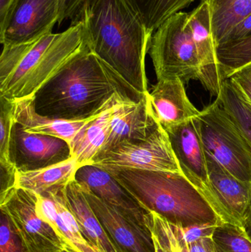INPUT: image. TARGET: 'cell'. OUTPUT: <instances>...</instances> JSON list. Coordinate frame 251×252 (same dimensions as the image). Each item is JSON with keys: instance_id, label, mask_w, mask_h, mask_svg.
Returning a JSON list of instances; mask_svg holds the SVG:
<instances>
[{"instance_id": "484cf974", "label": "cell", "mask_w": 251, "mask_h": 252, "mask_svg": "<svg viewBox=\"0 0 251 252\" xmlns=\"http://www.w3.org/2000/svg\"><path fill=\"white\" fill-rule=\"evenodd\" d=\"M218 55L221 75L225 81L237 69L251 63V36L221 44Z\"/></svg>"}, {"instance_id": "5b68a950", "label": "cell", "mask_w": 251, "mask_h": 252, "mask_svg": "<svg viewBox=\"0 0 251 252\" xmlns=\"http://www.w3.org/2000/svg\"><path fill=\"white\" fill-rule=\"evenodd\" d=\"M188 19L189 13L178 12L153 32L149 54L158 81L198 80L200 62Z\"/></svg>"}, {"instance_id": "ac0fdd59", "label": "cell", "mask_w": 251, "mask_h": 252, "mask_svg": "<svg viewBox=\"0 0 251 252\" xmlns=\"http://www.w3.org/2000/svg\"><path fill=\"white\" fill-rule=\"evenodd\" d=\"M75 179L108 204L147 224L146 216L148 212L109 172L92 164H85L79 167Z\"/></svg>"}, {"instance_id": "cb8c5ba5", "label": "cell", "mask_w": 251, "mask_h": 252, "mask_svg": "<svg viewBox=\"0 0 251 252\" xmlns=\"http://www.w3.org/2000/svg\"><path fill=\"white\" fill-rule=\"evenodd\" d=\"M149 31L154 32L159 26L172 15L182 11L193 2L210 3L217 0H128Z\"/></svg>"}, {"instance_id": "ffe728a7", "label": "cell", "mask_w": 251, "mask_h": 252, "mask_svg": "<svg viewBox=\"0 0 251 252\" xmlns=\"http://www.w3.org/2000/svg\"><path fill=\"white\" fill-rule=\"evenodd\" d=\"M13 102L15 123L22 126L24 130L29 133L61 138L69 142L70 145L77 135L109 106L108 105L103 111L86 119L64 120L49 118L37 113L33 99H23Z\"/></svg>"}, {"instance_id": "277c9868", "label": "cell", "mask_w": 251, "mask_h": 252, "mask_svg": "<svg viewBox=\"0 0 251 252\" xmlns=\"http://www.w3.org/2000/svg\"><path fill=\"white\" fill-rule=\"evenodd\" d=\"M148 213L173 226L225 223L205 194L182 173L109 170Z\"/></svg>"}, {"instance_id": "4dcf8cb0", "label": "cell", "mask_w": 251, "mask_h": 252, "mask_svg": "<svg viewBox=\"0 0 251 252\" xmlns=\"http://www.w3.org/2000/svg\"><path fill=\"white\" fill-rule=\"evenodd\" d=\"M146 222L151 230L156 252H172L164 219L150 212L146 216Z\"/></svg>"}, {"instance_id": "e0dca14e", "label": "cell", "mask_w": 251, "mask_h": 252, "mask_svg": "<svg viewBox=\"0 0 251 252\" xmlns=\"http://www.w3.org/2000/svg\"><path fill=\"white\" fill-rule=\"evenodd\" d=\"M149 99L153 115L165 129L169 128L200 115L186 92L184 82L179 78L158 81Z\"/></svg>"}, {"instance_id": "d4e9b609", "label": "cell", "mask_w": 251, "mask_h": 252, "mask_svg": "<svg viewBox=\"0 0 251 252\" xmlns=\"http://www.w3.org/2000/svg\"><path fill=\"white\" fill-rule=\"evenodd\" d=\"M212 7V28L218 46L228 31L251 13V0H217Z\"/></svg>"}, {"instance_id": "f546056e", "label": "cell", "mask_w": 251, "mask_h": 252, "mask_svg": "<svg viewBox=\"0 0 251 252\" xmlns=\"http://www.w3.org/2000/svg\"><path fill=\"white\" fill-rule=\"evenodd\" d=\"M218 226V225L216 224H203L195 225L187 227H178L170 224L177 241L182 247H187L189 244L195 242L202 238L212 237Z\"/></svg>"}, {"instance_id": "d6a6232c", "label": "cell", "mask_w": 251, "mask_h": 252, "mask_svg": "<svg viewBox=\"0 0 251 252\" xmlns=\"http://www.w3.org/2000/svg\"><path fill=\"white\" fill-rule=\"evenodd\" d=\"M249 36H251V13L243 20L240 21L237 25H234L228 31V33L223 38L218 47L221 44L239 41Z\"/></svg>"}, {"instance_id": "8d00e7d4", "label": "cell", "mask_w": 251, "mask_h": 252, "mask_svg": "<svg viewBox=\"0 0 251 252\" xmlns=\"http://www.w3.org/2000/svg\"><path fill=\"white\" fill-rule=\"evenodd\" d=\"M188 252H215L212 237L202 238L187 246Z\"/></svg>"}, {"instance_id": "30bf717a", "label": "cell", "mask_w": 251, "mask_h": 252, "mask_svg": "<svg viewBox=\"0 0 251 252\" xmlns=\"http://www.w3.org/2000/svg\"><path fill=\"white\" fill-rule=\"evenodd\" d=\"M80 184L94 214L108 233L124 251L156 252L148 225L140 223L123 210L108 204L93 193L85 185Z\"/></svg>"}, {"instance_id": "8fae6325", "label": "cell", "mask_w": 251, "mask_h": 252, "mask_svg": "<svg viewBox=\"0 0 251 252\" xmlns=\"http://www.w3.org/2000/svg\"><path fill=\"white\" fill-rule=\"evenodd\" d=\"M72 157V148L64 139L29 133L15 123L12 136L11 159L18 171L44 168Z\"/></svg>"}, {"instance_id": "9c48e42d", "label": "cell", "mask_w": 251, "mask_h": 252, "mask_svg": "<svg viewBox=\"0 0 251 252\" xmlns=\"http://www.w3.org/2000/svg\"><path fill=\"white\" fill-rule=\"evenodd\" d=\"M209 201L225 223L243 227L251 211V183L233 176L209 154Z\"/></svg>"}, {"instance_id": "7a4b0ae2", "label": "cell", "mask_w": 251, "mask_h": 252, "mask_svg": "<svg viewBox=\"0 0 251 252\" xmlns=\"http://www.w3.org/2000/svg\"><path fill=\"white\" fill-rule=\"evenodd\" d=\"M145 94L88 51L42 87L33 102L37 113L43 116L84 120L103 111L116 96L138 101Z\"/></svg>"}, {"instance_id": "d6986e66", "label": "cell", "mask_w": 251, "mask_h": 252, "mask_svg": "<svg viewBox=\"0 0 251 252\" xmlns=\"http://www.w3.org/2000/svg\"><path fill=\"white\" fill-rule=\"evenodd\" d=\"M63 197L66 205L76 219L83 235L94 248L99 252H125L100 223L76 179L64 187Z\"/></svg>"}, {"instance_id": "44dd1931", "label": "cell", "mask_w": 251, "mask_h": 252, "mask_svg": "<svg viewBox=\"0 0 251 252\" xmlns=\"http://www.w3.org/2000/svg\"><path fill=\"white\" fill-rule=\"evenodd\" d=\"M81 167L72 157L55 165L29 171H16V188L43 195L49 191L63 188L75 179Z\"/></svg>"}, {"instance_id": "f1b7e54d", "label": "cell", "mask_w": 251, "mask_h": 252, "mask_svg": "<svg viewBox=\"0 0 251 252\" xmlns=\"http://www.w3.org/2000/svg\"><path fill=\"white\" fill-rule=\"evenodd\" d=\"M0 252H29L5 211L0 209Z\"/></svg>"}, {"instance_id": "52a82bcc", "label": "cell", "mask_w": 251, "mask_h": 252, "mask_svg": "<svg viewBox=\"0 0 251 252\" xmlns=\"http://www.w3.org/2000/svg\"><path fill=\"white\" fill-rule=\"evenodd\" d=\"M90 164L106 171L139 170L182 173L167 133L160 124L145 139L119 144L100 153Z\"/></svg>"}, {"instance_id": "4fadbf2b", "label": "cell", "mask_w": 251, "mask_h": 252, "mask_svg": "<svg viewBox=\"0 0 251 252\" xmlns=\"http://www.w3.org/2000/svg\"><path fill=\"white\" fill-rule=\"evenodd\" d=\"M59 15L60 0H19L0 41L3 46H13L33 41L53 32Z\"/></svg>"}, {"instance_id": "74e56055", "label": "cell", "mask_w": 251, "mask_h": 252, "mask_svg": "<svg viewBox=\"0 0 251 252\" xmlns=\"http://www.w3.org/2000/svg\"><path fill=\"white\" fill-rule=\"evenodd\" d=\"M243 228V229H244L245 232L247 234L249 238L251 240V211L250 215H249V218H248L247 220H246Z\"/></svg>"}, {"instance_id": "5bb4252c", "label": "cell", "mask_w": 251, "mask_h": 252, "mask_svg": "<svg viewBox=\"0 0 251 252\" xmlns=\"http://www.w3.org/2000/svg\"><path fill=\"white\" fill-rule=\"evenodd\" d=\"M159 125L152 111L149 93L138 101L119 97L113 104L107 141L100 153L122 142L142 140Z\"/></svg>"}, {"instance_id": "83f0119b", "label": "cell", "mask_w": 251, "mask_h": 252, "mask_svg": "<svg viewBox=\"0 0 251 252\" xmlns=\"http://www.w3.org/2000/svg\"><path fill=\"white\" fill-rule=\"evenodd\" d=\"M0 164L15 167L11 159L12 136L15 124L13 102L0 97Z\"/></svg>"}, {"instance_id": "7c38bea8", "label": "cell", "mask_w": 251, "mask_h": 252, "mask_svg": "<svg viewBox=\"0 0 251 252\" xmlns=\"http://www.w3.org/2000/svg\"><path fill=\"white\" fill-rule=\"evenodd\" d=\"M165 130L183 174L209 200L207 156L202 140L198 118Z\"/></svg>"}, {"instance_id": "8992f818", "label": "cell", "mask_w": 251, "mask_h": 252, "mask_svg": "<svg viewBox=\"0 0 251 252\" xmlns=\"http://www.w3.org/2000/svg\"><path fill=\"white\" fill-rule=\"evenodd\" d=\"M200 133L207 154L240 180L251 183V148L218 100L200 111Z\"/></svg>"}, {"instance_id": "1f68e13d", "label": "cell", "mask_w": 251, "mask_h": 252, "mask_svg": "<svg viewBox=\"0 0 251 252\" xmlns=\"http://www.w3.org/2000/svg\"><path fill=\"white\" fill-rule=\"evenodd\" d=\"M87 1L88 0H60L58 25L68 19L72 20V23L75 22Z\"/></svg>"}, {"instance_id": "6da1fadb", "label": "cell", "mask_w": 251, "mask_h": 252, "mask_svg": "<svg viewBox=\"0 0 251 252\" xmlns=\"http://www.w3.org/2000/svg\"><path fill=\"white\" fill-rule=\"evenodd\" d=\"M79 20L91 51L137 91L147 94L145 59L153 32L128 0H88L75 22Z\"/></svg>"}, {"instance_id": "e575fe53", "label": "cell", "mask_w": 251, "mask_h": 252, "mask_svg": "<svg viewBox=\"0 0 251 252\" xmlns=\"http://www.w3.org/2000/svg\"><path fill=\"white\" fill-rule=\"evenodd\" d=\"M16 167L0 164L1 172V189H0V201H2L7 194L16 188Z\"/></svg>"}, {"instance_id": "836d02e7", "label": "cell", "mask_w": 251, "mask_h": 252, "mask_svg": "<svg viewBox=\"0 0 251 252\" xmlns=\"http://www.w3.org/2000/svg\"><path fill=\"white\" fill-rule=\"evenodd\" d=\"M228 79L239 87L251 103V63L237 69Z\"/></svg>"}, {"instance_id": "603a6c76", "label": "cell", "mask_w": 251, "mask_h": 252, "mask_svg": "<svg viewBox=\"0 0 251 252\" xmlns=\"http://www.w3.org/2000/svg\"><path fill=\"white\" fill-rule=\"evenodd\" d=\"M217 100L251 148V103L230 79L223 81Z\"/></svg>"}, {"instance_id": "f35d334b", "label": "cell", "mask_w": 251, "mask_h": 252, "mask_svg": "<svg viewBox=\"0 0 251 252\" xmlns=\"http://www.w3.org/2000/svg\"><path fill=\"white\" fill-rule=\"evenodd\" d=\"M69 252V250H67L66 249V250H63V251H62V252Z\"/></svg>"}, {"instance_id": "3957f363", "label": "cell", "mask_w": 251, "mask_h": 252, "mask_svg": "<svg viewBox=\"0 0 251 252\" xmlns=\"http://www.w3.org/2000/svg\"><path fill=\"white\" fill-rule=\"evenodd\" d=\"M88 51V38L80 20L63 32H50L29 42L3 46L0 97L10 101L33 99L47 83Z\"/></svg>"}, {"instance_id": "9a60e30c", "label": "cell", "mask_w": 251, "mask_h": 252, "mask_svg": "<svg viewBox=\"0 0 251 252\" xmlns=\"http://www.w3.org/2000/svg\"><path fill=\"white\" fill-rule=\"evenodd\" d=\"M188 22L200 62L198 80L212 95L218 97L224 81L218 60V46L212 28L210 3L200 2L189 13Z\"/></svg>"}, {"instance_id": "2e32d148", "label": "cell", "mask_w": 251, "mask_h": 252, "mask_svg": "<svg viewBox=\"0 0 251 252\" xmlns=\"http://www.w3.org/2000/svg\"><path fill=\"white\" fill-rule=\"evenodd\" d=\"M65 187V186H64ZM37 195V214L59 235L71 252H99L85 239L78 221L65 202L63 188Z\"/></svg>"}, {"instance_id": "d590c367", "label": "cell", "mask_w": 251, "mask_h": 252, "mask_svg": "<svg viewBox=\"0 0 251 252\" xmlns=\"http://www.w3.org/2000/svg\"><path fill=\"white\" fill-rule=\"evenodd\" d=\"M19 0H0V35L8 26Z\"/></svg>"}, {"instance_id": "7402d4cb", "label": "cell", "mask_w": 251, "mask_h": 252, "mask_svg": "<svg viewBox=\"0 0 251 252\" xmlns=\"http://www.w3.org/2000/svg\"><path fill=\"white\" fill-rule=\"evenodd\" d=\"M119 97L125 98L121 96H116L95 120L91 121L77 135L71 144L72 157L77 158L80 165L91 164L104 148L110 130L113 104Z\"/></svg>"}, {"instance_id": "ba28073f", "label": "cell", "mask_w": 251, "mask_h": 252, "mask_svg": "<svg viewBox=\"0 0 251 252\" xmlns=\"http://www.w3.org/2000/svg\"><path fill=\"white\" fill-rule=\"evenodd\" d=\"M37 195L21 188L12 189L0 201L29 252H60L66 250L51 225L36 212Z\"/></svg>"}, {"instance_id": "4316f807", "label": "cell", "mask_w": 251, "mask_h": 252, "mask_svg": "<svg viewBox=\"0 0 251 252\" xmlns=\"http://www.w3.org/2000/svg\"><path fill=\"white\" fill-rule=\"evenodd\" d=\"M215 252H251V240L241 226L218 225L212 235Z\"/></svg>"}]
</instances>
